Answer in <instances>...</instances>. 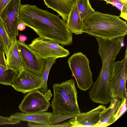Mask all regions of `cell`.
Listing matches in <instances>:
<instances>
[{
	"label": "cell",
	"mask_w": 127,
	"mask_h": 127,
	"mask_svg": "<svg viewBox=\"0 0 127 127\" xmlns=\"http://www.w3.org/2000/svg\"><path fill=\"white\" fill-rule=\"evenodd\" d=\"M49 8L57 12L66 22L69 14L75 0H43Z\"/></svg>",
	"instance_id": "cell-15"
},
{
	"label": "cell",
	"mask_w": 127,
	"mask_h": 127,
	"mask_svg": "<svg viewBox=\"0 0 127 127\" xmlns=\"http://www.w3.org/2000/svg\"><path fill=\"white\" fill-rule=\"evenodd\" d=\"M53 88L54 97L51 105L53 111L49 122L51 126L72 118L81 113L74 80L54 84Z\"/></svg>",
	"instance_id": "cell-2"
},
{
	"label": "cell",
	"mask_w": 127,
	"mask_h": 127,
	"mask_svg": "<svg viewBox=\"0 0 127 127\" xmlns=\"http://www.w3.org/2000/svg\"><path fill=\"white\" fill-rule=\"evenodd\" d=\"M82 21L83 32L96 38L110 40L127 34L126 21L115 15L95 11Z\"/></svg>",
	"instance_id": "cell-3"
},
{
	"label": "cell",
	"mask_w": 127,
	"mask_h": 127,
	"mask_svg": "<svg viewBox=\"0 0 127 127\" xmlns=\"http://www.w3.org/2000/svg\"><path fill=\"white\" fill-rule=\"evenodd\" d=\"M19 40L21 41L24 42L27 40V38L25 35L21 34H19Z\"/></svg>",
	"instance_id": "cell-26"
},
{
	"label": "cell",
	"mask_w": 127,
	"mask_h": 127,
	"mask_svg": "<svg viewBox=\"0 0 127 127\" xmlns=\"http://www.w3.org/2000/svg\"><path fill=\"white\" fill-rule=\"evenodd\" d=\"M55 58H49L45 60V66L42 76L43 82L42 86L39 89L40 91L43 93H46L48 92L47 82L49 72L51 68L56 62Z\"/></svg>",
	"instance_id": "cell-19"
},
{
	"label": "cell",
	"mask_w": 127,
	"mask_h": 127,
	"mask_svg": "<svg viewBox=\"0 0 127 127\" xmlns=\"http://www.w3.org/2000/svg\"><path fill=\"white\" fill-rule=\"evenodd\" d=\"M75 2L80 17L82 21L95 11L92 7L89 0H75Z\"/></svg>",
	"instance_id": "cell-18"
},
{
	"label": "cell",
	"mask_w": 127,
	"mask_h": 127,
	"mask_svg": "<svg viewBox=\"0 0 127 127\" xmlns=\"http://www.w3.org/2000/svg\"><path fill=\"white\" fill-rule=\"evenodd\" d=\"M6 66L19 72L24 68L19 51L16 38L12 42L11 47L6 56Z\"/></svg>",
	"instance_id": "cell-14"
},
{
	"label": "cell",
	"mask_w": 127,
	"mask_h": 127,
	"mask_svg": "<svg viewBox=\"0 0 127 127\" xmlns=\"http://www.w3.org/2000/svg\"><path fill=\"white\" fill-rule=\"evenodd\" d=\"M52 113L43 112L33 113H26L17 112L11 115L10 117L20 121H26L37 123L42 127H48Z\"/></svg>",
	"instance_id": "cell-13"
},
{
	"label": "cell",
	"mask_w": 127,
	"mask_h": 127,
	"mask_svg": "<svg viewBox=\"0 0 127 127\" xmlns=\"http://www.w3.org/2000/svg\"><path fill=\"white\" fill-rule=\"evenodd\" d=\"M50 105L46 96L37 89L28 92L18 108L22 113H37L47 111Z\"/></svg>",
	"instance_id": "cell-8"
},
{
	"label": "cell",
	"mask_w": 127,
	"mask_h": 127,
	"mask_svg": "<svg viewBox=\"0 0 127 127\" xmlns=\"http://www.w3.org/2000/svg\"><path fill=\"white\" fill-rule=\"evenodd\" d=\"M4 54V53L0 50V64L7 67L6 59Z\"/></svg>",
	"instance_id": "cell-24"
},
{
	"label": "cell",
	"mask_w": 127,
	"mask_h": 127,
	"mask_svg": "<svg viewBox=\"0 0 127 127\" xmlns=\"http://www.w3.org/2000/svg\"><path fill=\"white\" fill-rule=\"evenodd\" d=\"M67 63L78 88L84 91L89 90L93 82L90 62L86 55L81 52L75 53L68 59Z\"/></svg>",
	"instance_id": "cell-4"
},
{
	"label": "cell",
	"mask_w": 127,
	"mask_h": 127,
	"mask_svg": "<svg viewBox=\"0 0 127 127\" xmlns=\"http://www.w3.org/2000/svg\"><path fill=\"white\" fill-rule=\"evenodd\" d=\"M127 80V48L124 57L121 61L115 62L110 79L111 97L117 96L127 100L126 82Z\"/></svg>",
	"instance_id": "cell-5"
},
{
	"label": "cell",
	"mask_w": 127,
	"mask_h": 127,
	"mask_svg": "<svg viewBox=\"0 0 127 127\" xmlns=\"http://www.w3.org/2000/svg\"><path fill=\"white\" fill-rule=\"evenodd\" d=\"M42 82V76L37 75L24 68L18 72L11 86L16 91L25 94L39 89Z\"/></svg>",
	"instance_id": "cell-10"
},
{
	"label": "cell",
	"mask_w": 127,
	"mask_h": 127,
	"mask_svg": "<svg viewBox=\"0 0 127 127\" xmlns=\"http://www.w3.org/2000/svg\"><path fill=\"white\" fill-rule=\"evenodd\" d=\"M68 29L76 35L81 34L83 32V21L81 19L75 1L72 5L66 22Z\"/></svg>",
	"instance_id": "cell-16"
},
{
	"label": "cell",
	"mask_w": 127,
	"mask_h": 127,
	"mask_svg": "<svg viewBox=\"0 0 127 127\" xmlns=\"http://www.w3.org/2000/svg\"><path fill=\"white\" fill-rule=\"evenodd\" d=\"M0 50L5 54L6 56L8 53V51L0 35Z\"/></svg>",
	"instance_id": "cell-23"
},
{
	"label": "cell",
	"mask_w": 127,
	"mask_h": 127,
	"mask_svg": "<svg viewBox=\"0 0 127 127\" xmlns=\"http://www.w3.org/2000/svg\"><path fill=\"white\" fill-rule=\"evenodd\" d=\"M18 72L0 64V84L11 86Z\"/></svg>",
	"instance_id": "cell-17"
},
{
	"label": "cell",
	"mask_w": 127,
	"mask_h": 127,
	"mask_svg": "<svg viewBox=\"0 0 127 127\" xmlns=\"http://www.w3.org/2000/svg\"><path fill=\"white\" fill-rule=\"evenodd\" d=\"M26 26L24 24L19 23L18 26V29L20 31H23L26 29Z\"/></svg>",
	"instance_id": "cell-27"
},
{
	"label": "cell",
	"mask_w": 127,
	"mask_h": 127,
	"mask_svg": "<svg viewBox=\"0 0 127 127\" xmlns=\"http://www.w3.org/2000/svg\"><path fill=\"white\" fill-rule=\"evenodd\" d=\"M17 42L24 68L42 76L45 66V60L41 58L29 45L19 39Z\"/></svg>",
	"instance_id": "cell-7"
},
{
	"label": "cell",
	"mask_w": 127,
	"mask_h": 127,
	"mask_svg": "<svg viewBox=\"0 0 127 127\" xmlns=\"http://www.w3.org/2000/svg\"><path fill=\"white\" fill-rule=\"evenodd\" d=\"M20 121L10 117L0 116V125H15L20 123Z\"/></svg>",
	"instance_id": "cell-22"
},
{
	"label": "cell",
	"mask_w": 127,
	"mask_h": 127,
	"mask_svg": "<svg viewBox=\"0 0 127 127\" xmlns=\"http://www.w3.org/2000/svg\"><path fill=\"white\" fill-rule=\"evenodd\" d=\"M11 0H0V15L3 10Z\"/></svg>",
	"instance_id": "cell-25"
},
{
	"label": "cell",
	"mask_w": 127,
	"mask_h": 127,
	"mask_svg": "<svg viewBox=\"0 0 127 127\" xmlns=\"http://www.w3.org/2000/svg\"><path fill=\"white\" fill-rule=\"evenodd\" d=\"M38 55L44 60L49 58L56 59L67 57L70 54L69 51L63 45L55 42L46 40L39 37L34 39L29 45Z\"/></svg>",
	"instance_id": "cell-6"
},
{
	"label": "cell",
	"mask_w": 127,
	"mask_h": 127,
	"mask_svg": "<svg viewBox=\"0 0 127 127\" xmlns=\"http://www.w3.org/2000/svg\"><path fill=\"white\" fill-rule=\"evenodd\" d=\"M0 35L4 42L8 52L11 47L12 41L7 34L4 24L0 18Z\"/></svg>",
	"instance_id": "cell-21"
},
{
	"label": "cell",
	"mask_w": 127,
	"mask_h": 127,
	"mask_svg": "<svg viewBox=\"0 0 127 127\" xmlns=\"http://www.w3.org/2000/svg\"><path fill=\"white\" fill-rule=\"evenodd\" d=\"M115 6L121 11L119 17L127 20V0H100Z\"/></svg>",
	"instance_id": "cell-20"
},
{
	"label": "cell",
	"mask_w": 127,
	"mask_h": 127,
	"mask_svg": "<svg viewBox=\"0 0 127 127\" xmlns=\"http://www.w3.org/2000/svg\"><path fill=\"white\" fill-rule=\"evenodd\" d=\"M21 0H11L3 10L0 18L12 42L18 34V15Z\"/></svg>",
	"instance_id": "cell-9"
},
{
	"label": "cell",
	"mask_w": 127,
	"mask_h": 127,
	"mask_svg": "<svg viewBox=\"0 0 127 127\" xmlns=\"http://www.w3.org/2000/svg\"><path fill=\"white\" fill-rule=\"evenodd\" d=\"M18 19L19 23L32 29L40 38L63 46L72 44L73 33L67 28L66 22L59 15L35 5L21 4Z\"/></svg>",
	"instance_id": "cell-1"
},
{
	"label": "cell",
	"mask_w": 127,
	"mask_h": 127,
	"mask_svg": "<svg viewBox=\"0 0 127 127\" xmlns=\"http://www.w3.org/2000/svg\"><path fill=\"white\" fill-rule=\"evenodd\" d=\"M106 108L100 105L88 112L81 113L66 122L68 127H96Z\"/></svg>",
	"instance_id": "cell-12"
},
{
	"label": "cell",
	"mask_w": 127,
	"mask_h": 127,
	"mask_svg": "<svg viewBox=\"0 0 127 127\" xmlns=\"http://www.w3.org/2000/svg\"><path fill=\"white\" fill-rule=\"evenodd\" d=\"M127 100L117 96L111 97L110 104L102 113L96 127H105L116 121L127 110Z\"/></svg>",
	"instance_id": "cell-11"
}]
</instances>
